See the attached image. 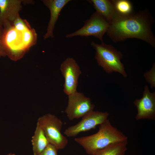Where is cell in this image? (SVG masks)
Masks as SVG:
<instances>
[{
	"instance_id": "11",
	"label": "cell",
	"mask_w": 155,
	"mask_h": 155,
	"mask_svg": "<svg viewBox=\"0 0 155 155\" xmlns=\"http://www.w3.org/2000/svg\"><path fill=\"white\" fill-rule=\"evenodd\" d=\"M21 0H0V25L5 22L12 24L22 9Z\"/></svg>"
},
{
	"instance_id": "4",
	"label": "cell",
	"mask_w": 155,
	"mask_h": 155,
	"mask_svg": "<svg viewBox=\"0 0 155 155\" xmlns=\"http://www.w3.org/2000/svg\"><path fill=\"white\" fill-rule=\"evenodd\" d=\"M37 124L42 129L50 144L58 150L66 147L68 140L61 133L63 123L60 119L54 115L46 114L38 118Z\"/></svg>"
},
{
	"instance_id": "17",
	"label": "cell",
	"mask_w": 155,
	"mask_h": 155,
	"mask_svg": "<svg viewBox=\"0 0 155 155\" xmlns=\"http://www.w3.org/2000/svg\"><path fill=\"white\" fill-rule=\"evenodd\" d=\"M22 38L23 45L28 50L36 43L37 41V34L35 30L31 28L22 32Z\"/></svg>"
},
{
	"instance_id": "22",
	"label": "cell",
	"mask_w": 155,
	"mask_h": 155,
	"mask_svg": "<svg viewBox=\"0 0 155 155\" xmlns=\"http://www.w3.org/2000/svg\"><path fill=\"white\" fill-rule=\"evenodd\" d=\"M6 155H16L14 154L10 153L7 154Z\"/></svg>"
},
{
	"instance_id": "18",
	"label": "cell",
	"mask_w": 155,
	"mask_h": 155,
	"mask_svg": "<svg viewBox=\"0 0 155 155\" xmlns=\"http://www.w3.org/2000/svg\"><path fill=\"white\" fill-rule=\"evenodd\" d=\"M12 25L17 30L22 32L31 28L27 21L22 19L20 15L14 20Z\"/></svg>"
},
{
	"instance_id": "19",
	"label": "cell",
	"mask_w": 155,
	"mask_h": 155,
	"mask_svg": "<svg viewBox=\"0 0 155 155\" xmlns=\"http://www.w3.org/2000/svg\"><path fill=\"white\" fill-rule=\"evenodd\" d=\"M144 76L146 82L150 84V88L155 87V64L154 63L151 69L144 73Z\"/></svg>"
},
{
	"instance_id": "8",
	"label": "cell",
	"mask_w": 155,
	"mask_h": 155,
	"mask_svg": "<svg viewBox=\"0 0 155 155\" xmlns=\"http://www.w3.org/2000/svg\"><path fill=\"white\" fill-rule=\"evenodd\" d=\"M107 112L90 111L82 117L81 120L75 125L69 127L64 133L68 137H73L79 133L95 128L108 119Z\"/></svg>"
},
{
	"instance_id": "16",
	"label": "cell",
	"mask_w": 155,
	"mask_h": 155,
	"mask_svg": "<svg viewBox=\"0 0 155 155\" xmlns=\"http://www.w3.org/2000/svg\"><path fill=\"white\" fill-rule=\"evenodd\" d=\"M116 15L120 16L129 15L134 11L131 2L127 0H112Z\"/></svg>"
},
{
	"instance_id": "9",
	"label": "cell",
	"mask_w": 155,
	"mask_h": 155,
	"mask_svg": "<svg viewBox=\"0 0 155 155\" xmlns=\"http://www.w3.org/2000/svg\"><path fill=\"white\" fill-rule=\"evenodd\" d=\"M60 69L64 79L63 92L68 96L77 92L78 78L82 72L75 60L67 58L61 64Z\"/></svg>"
},
{
	"instance_id": "2",
	"label": "cell",
	"mask_w": 155,
	"mask_h": 155,
	"mask_svg": "<svg viewBox=\"0 0 155 155\" xmlns=\"http://www.w3.org/2000/svg\"><path fill=\"white\" fill-rule=\"evenodd\" d=\"M99 126L96 133L74 139L75 141L84 148L88 154L91 155L113 144L127 141V137L113 126L108 119Z\"/></svg>"
},
{
	"instance_id": "20",
	"label": "cell",
	"mask_w": 155,
	"mask_h": 155,
	"mask_svg": "<svg viewBox=\"0 0 155 155\" xmlns=\"http://www.w3.org/2000/svg\"><path fill=\"white\" fill-rule=\"evenodd\" d=\"M4 34L3 26L0 25V57L6 56L4 40Z\"/></svg>"
},
{
	"instance_id": "14",
	"label": "cell",
	"mask_w": 155,
	"mask_h": 155,
	"mask_svg": "<svg viewBox=\"0 0 155 155\" xmlns=\"http://www.w3.org/2000/svg\"><path fill=\"white\" fill-rule=\"evenodd\" d=\"M31 142L34 155H39L50 144L43 130L37 124Z\"/></svg>"
},
{
	"instance_id": "12",
	"label": "cell",
	"mask_w": 155,
	"mask_h": 155,
	"mask_svg": "<svg viewBox=\"0 0 155 155\" xmlns=\"http://www.w3.org/2000/svg\"><path fill=\"white\" fill-rule=\"evenodd\" d=\"M43 4L49 9L50 18L46 28V32L44 35L45 40L49 37L53 38V31L59 13L63 8L70 0H42Z\"/></svg>"
},
{
	"instance_id": "1",
	"label": "cell",
	"mask_w": 155,
	"mask_h": 155,
	"mask_svg": "<svg viewBox=\"0 0 155 155\" xmlns=\"http://www.w3.org/2000/svg\"><path fill=\"white\" fill-rule=\"evenodd\" d=\"M153 19L147 9L134 12L126 16L116 15L109 22L107 34L114 42L136 38L155 47V37L152 32Z\"/></svg>"
},
{
	"instance_id": "6",
	"label": "cell",
	"mask_w": 155,
	"mask_h": 155,
	"mask_svg": "<svg viewBox=\"0 0 155 155\" xmlns=\"http://www.w3.org/2000/svg\"><path fill=\"white\" fill-rule=\"evenodd\" d=\"M3 26L6 56L13 60H18L27 50L22 43V32L17 30L9 22L4 23Z\"/></svg>"
},
{
	"instance_id": "15",
	"label": "cell",
	"mask_w": 155,
	"mask_h": 155,
	"mask_svg": "<svg viewBox=\"0 0 155 155\" xmlns=\"http://www.w3.org/2000/svg\"><path fill=\"white\" fill-rule=\"evenodd\" d=\"M127 144V141L113 144L91 155H125Z\"/></svg>"
},
{
	"instance_id": "3",
	"label": "cell",
	"mask_w": 155,
	"mask_h": 155,
	"mask_svg": "<svg viewBox=\"0 0 155 155\" xmlns=\"http://www.w3.org/2000/svg\"><path fill=\"white\" fill-rule=\"evenodd\" d=\"M91 45L95 51L94 57L98 65L106 73L118 72L124 78L127 77L124 66L121 61L123 57L121 52L104 42L99 44L92 41Z\"/></svg>"
},
{
	"instance_id": "10",
	"label": "cell",
	"mask_w": 155,
	"mask_h": 155,
	"mask_svg": "<svg viewBox=\"0 0 155 155\" xmlns=\"http://www.w3.org/2000/svg\"><path fill=\"white\" fill-rule=\"evenodd\" d=\"M133 103L137 110L136 120H155V92H150L147 85L144 87L142 97L136 99Z\"/></svg>"
},
{
	"instance_id": "5",
	"label": "cell",
	"mask_w": 155,
	"mask_h": 155,
	"mask_svg": "<svg viewBox=\"0 0 155 155\" xmlns=\"http://www.w3.org/2000/svg\"><path fill=\"white\" fill-rule=\"evenodd\" d=\"M109 23L97 12H94L90 18L85 21L84 26L78 30L67 34V38L80 36H92L103 42V37L109 28Z\"/></svg>"
},
{
	"instance_id": "21",
	"label": "cell",
	"mask_w": 155,
	"mask_h": 155,
	"mask_svg": "<svg viewBox=\"0 0 155 155\" xmlns=\"http://www.w3.org/2000/svg\"><path fill=\"white\" fill-rule=\"evenodd\" d=\"M58 150L55 146L50 144L39 155H57Z\"/></svg>"
},
{
	"instance_id": "13",
	"label": "cell",
	"mask_w": 155,
	"mask_h": 155,
	"mask_svg": "<svg viewBox=\"0 0 155 155\" xmlns=\"http://www.w3.org/2000/svg\"><path fill=\"white\" fill-rule=\"evenodd\" d=\"M93 6L96 12L110 22L116 16L112 0H88Z\"/></svg>"
},
{
	"instance_id": "7",
	"label": "cell",
	"mask_w": 155,
	"mask_h": 155,
	"mask_svg": "<svg viewBox=\"0 0 155 155\" xmlns=\"http://www.w3.org/2000/svg\"><path fill=\"white\" fill-rule=\"evenodd\" d=\"M68 98L67 105L65 112L70 120L82 117L94 110L95 105L89 98L82 92L77 91L68 95Z\"/></svg>"
}]
</instances>
